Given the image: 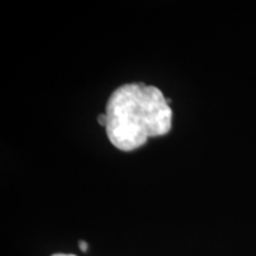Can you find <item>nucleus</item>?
I'll return each instance as SVG.
<instances>
[{"instance_id":"1","label":"nucleus","mask_w":256,"mask_h":256,"mask_svg":"<svg viewBox=\"0 0 256 256\" xmlns=\"http://www.w3.org/2000/svg\"><path fill=\"white\" fill-rule=\"evenodd\" d=\"M106 133L112 145L132 152L172 128V110L162 90L145 83H128L112 92L106 106Z\"/></svg>"},{"instance_id":"2","label":"nucleus","mask_w":256,"mask_h":256,"mask_svg":"<svg viewBox=\"0 0 256 256\" xmlns=\"http://www.w3.org/2000/svg\"><path fill=\"white\" fill-rule=\"evenodd\" d=\"M80 248H82V250H87V244H86V242H80Z\"/></svg>"},{"instance_id":"3","label":"nucleus","mask_w":256,"mask_h":256,"mask_svg":"<svg viewBox=\"0 0 256 256\" xmlns=\"http://www.w3.org/2000/svg\"><path fill=\"white\" fill-rule=\"evenodd\" d=\"M52 256H76V255H72V254H62V252H60V254H54Z\"/></svg>"}]
</instances>
